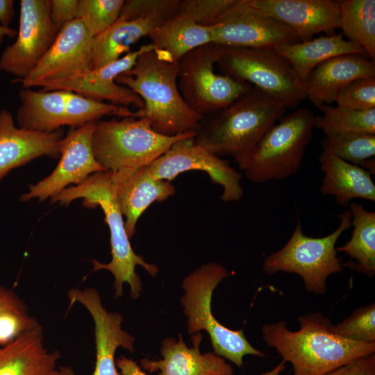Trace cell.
<instances>
[{
	"instance_id": "obj_1",
	"label": "cell",
	"mask_w": 375,
	"mask_h": 375,
	"mask_svg": "<svg viewBox=\"0 0 375 375\" xmlns=\"http://www.w3.org/2000/svg\"><path fill=\"white\" fill-rule=\"evenodd\" d=\"M179 61L153 49L143 52L135 65L115 82L138 94L144 108L138 117L146 119L157 133L174 136L196 133L203 117L183 99L178 86Z\"/></svg>"
},
{
	"instance_id": "obj_2",
	"label": "cell",
	"mask_w": 375,
	"mask_h": 375,
	"mask_svg": "<svg viewBox=\"0 0 375 375\" xmlns=\"http://www.w3.org/2000/svg\"><path fill=\"white\" fill-rule=\"evenodd\" d=\"M299 330L288 329L283 321L265 324L266 344L274 348L292 375H324L360 356L374 353L375 342L347 340L331 331L330 319L319 312L299 316Z\"/></svg>"
},
{
	"instance_id": "obj_3",
	"label": "cell",
	"mask_w": 375,
	"mask_h": 375,
	"mask_svg": "<svg viewBox=\"0 0 375 375\" xmlns=\"http://www.w3.org/2000/svg\"><path fill=\"white\" fill-rule=\"evenodd\" d=\"M286 108L253 87L229 106L203 117L195 144L219 157H238L249 151L284 117Z\"/></svg>"
},
{
	"instance_id": "obj_4",
	"label": "cell",
	"mask_w": 375,
	"mask_h": 375,
	"mask_svg": "<svg viewBox=\"0 0 375 375\" xmlns=\"http://www.w3.org/2000/svg\"><path fill=\"white\" fill-rule=\"evenodd\" d=\"M78 199L83 200V205L85 207L99 206L104 213L105 222L110 231L111 261L102 263L92 260L93 269H106L112 274L115 298L123 295V284L126 283L130 286L131 297L133 299H137L142 289L141 280L135 272V267H142L153 277L157 275L158 269L155 265L147 262L141 256L136 254L131 245L111 172L103 171L94 173L83 183L64 189L51 199L53 203L68 205Z\"/></svg>"
},
{
	"instance_id": "obj_5",
	"label": "cell",
	"mask_w": 375,
	"mask_h": 375,
	"mask_svg": "<svg viewBox=\"0 0 375 375\" xmlns=\"http://www.w3.org/2000/svg\"><path fill=\"white\" fill-rule=\"evenodd\" d=\"M315 115L301 108L282 117L247 152L234 158L255 183L282 180L299 170L311 142Z\"/></svg>"
},
{
	"instance_id": "obj_6",
	"label": "cell",
	"mask_w": 375,
	"mask_h": 375,
	"mask_svg": "<svg viewBox=\"0 0 375 375\" xmlns=\"http://www.w3.org/2000/svg\"><path fill=\"white\" fill-rule=\"evenodd\" d=\"M195 135H163L144 118L125 117L97 122L92 148L96 160L106 171L117 172L149 166L175 142Z\"/></svg>"
},
{
	"instance_id": "obj_7",
	"label": "cell",
	"mask_w": 375,
	"mask_h": 375,
	"mask_svg": "<svg viewBox=\"0 0 375 375\" xmlns=\"http://www.w3.org/2000/svg\"><path fill=\"white\" fill-rule=\"evenodd\" d=\"M229 275L228 270L219 263L201 265L184 278L182 287L185 294L181 301L188 317V333L193 334L206 331L210 336L214 353L241 367L245 356L264 357L266 355L248 342L242 329L228 328L212 313V292L219 282Z\"/></svg>"
},
{
	"instance_id": "obj_8",
	"label": "cell",
	"mask_w": 375,
	"mask_h": 375,
	"mask_svg": "<svg viewBox=\"0 0 375 375\" xmlns=\"http://www.w3.org/2000/svg\"><path fill=\"white\" fill-rule=\"evenodd\" d=\"M338 217V227L322 238L305 235L299 220L285 245L265 258L262 268L265 274H297L302 278L307 291L324 294L328 276L342 271L343 264L341 258L337 256L335 244L342 233L351 226L352 215L349 210Z\"/></svg>"
},
{
	"instance_id": "obj_9",
	"label": "cell",
	"mask_w": 375,
	"mask_h": 375,
	"mask_svg": "<svg viewBox=\"0 0 375 375\" xmlns=\"http://www.w3.org/2000/svg\"><path fill=\"white\" fill-rule=\"evenodd\" d=\"M216 64L223 74L253 84L286 108L306 98V84L275 49L223 46Z\"/></svg>"
},
{
	"instance_id": "obj_10",
	"label": "cell",
	"mask_w": 375,
	"mask_h": 375,
	"mask_svg": "<svg viewBox=\"0 0 375 375\" xmlns=\"http://www.w3.org/2000/svg\"><path fill=\"white\" fill-rule=\"evenodd\" d=\"M223 46L210 42L185 54L180 60L178 86L185 103L205 117L232 103L252 89V85L215 73Z\"/></svg>"
},
{
	"instance_id": "obj_11",
	"label": "cell",
	"mask_w": 375,
	"mask_h": 375,
	"mask_svg": "<svg viewBox=\"0 0 375 375\" xmlns=\"http://www.w3.org/2000/svg\"><path fill=\"white\" fill-rule=\"evenodd\" d=\"M51 0H22L15 42L0 57V71L26 77L53 44L58 31L51 17Z\"/></svg>"
},
{
	"instance_id": "obj_12",
	"label": "cell",
	"mask_w": 375,
	"mask_h": 375,
	"mask_svg": "<svg viewBox=\"0 0 375 375\" xmlns=\"http://www.w3.org/2000/svg\"><path fill=\"white\" fill-rule=\"evenodd\" d=\"M93 38L78 19L67 24L29 74L13 82L25 88L72 78L93 69Z\"/></svg>"
},
{
	"instance_id": "obj_13",
	"label": "cell",
	"mask_w": 375,
	"mask_h": 375,
	"mask_svg": "<svg viewBox=\"0 0 375 375\" xmlns=\"http://www.w3.org/2000/svg\"><path fill=\"white\" fill-rule=\"evenodd\" d=\"M194 138L177 141L148 166L156 178L171 181L181 173L199 170L208 174L210 180L223 188L221 199L225 202L239 201L243 197L242 174L222 159L194 144Z\"/></svg>"
},
{
	"instance_id": "obj_14",
	"label": "cell",
	"mask_w": 375,
	"mask_h": 375,
	"mask_svg": "<svg viewBox=\"0 0 375 375\" xmlns=\"http://www.w3.org/2000/svg\"><path fill=\"white\" fill-rule=\"evenodd\" d=\"M210 29L212 42L226 47L275 49L300 42L288 26L249 6L246 0H238Z\"/></svg>"
},
{
	"instance_id": "obj_15",
	"label": "cell",
	"mask_w": 375,
	"mask_h": 375,
	"mask_svg": "<svg viewBox=\"0 0 375 375\" xmlns=\"http://www.w3.org/2000/svg\"><path fill=\"white\" fill-rule=\"evenodd\" d=\"M97 122L74 128L60 143L59 162L47 177L29 187L21 195L22 201L52 198L71 184L78 185L90 175L106 171L97 162L92 148V135Z\"/></svg>"
},
{
	"instance_id": "obj_16",
	"label": "cell",
	"mask_w": 375,
	"mask_h": 375,
	"mask_svg": "<svg viewBox=\"0 0 375 375\" xmlns=\"http://www.w3.org/2000/svg\"><path fill=\"white\" fill-rule=\"evenodd\" d=\"M70 306L78 302L86 308L94 323L96 362L92 375H122L117 369L115 354L119 347L134 351V338L122 328V315L108 312L102 305L99 292L92 288L72 289L69 292ZM64 375H76L65 367Z\"/></svg>"
},
{
	"instance_id": "obj_17",
	"label": "cell",
	"mask_w": 375,
	"mask_h": 375,
	"mask_svg": "<svg viewBox=\"0 0 375 375\" xmlns=\"http://www.w3.org/2000/svg\"><path fill=\"white\" fill-rule=\"evenodd\" d=\"M151 49L153 48L150 43L142 45L103 67L72 78L44 83L40 87L44 91H70L96 100H106L126 107L133 106L141 110L144 108L142 99L129 88L117 83L115 78L132 68L143 52Z\"/></svg>"
},
{
	"instance_id": "obj_18",
	"label": "cell",
	"mask_w": 375,
	"mask_h": 375,
	"mask_svg": "<svg viewBox=\"0 0 375 375\" xmlns=\"http://www.w3.org/2000/svg\"><path fill=\"white\" fill-rule=\"evenodd\" d=\"M259 11L280 21L296 34L300 42L319 33L331 34L340 28L338 1L333 0H246Z\"/></svg>"
},
{
	"instance_id": "obj_19",
	"label": "cell",
	"mask_w": 375,
	"mask_h": 375,
	"mask_svg": "<svg viewBox=\"0 0 375 375\" xmlns=\"http://www.w3.org/2000/svg\"><path fill=\"white\" fill-rule=\"evenodd\" d=\"M110 172L130 239L135 233L137 222L146 209L153 202H161L172 196L175 187L169 181L154 178L148 166Z\"/></svg>"
},
{
	"instance_id": "obj_20",
	"label": "cell",
	"mask_w": 375,
	"mask_h": 375,
	"mask_svg": "<svg viewBox=\"0 0 375 375\" xmlns=\"http://www.w3.org/2000/svg\"><path fill=\"white\" fill-rule=\"evenodd\" d=\"M62 133L38 132L15 126L11 113L6 109L0 112V181L13 169L32 160L60 155Z\"/></svg>"
},
{
	"instance_id": "obj_21",
	"label": "cell",
	"mask_w": 375,
	"mask_h": 375,
	"mask_svg": "<svg viewBox=\"0 0 375 375\" xmlns=\"http://www.w3.org/2000/svg\"><path fill=\"white\" fill-rule=\"evenodd\" d=\"M193 347H187L181 334L178 340L165 338L160 348L162 359L140 360L141 367L158 375H233V369L224 358L212 352L201 353L200 333L192 336Z\"/></svg>"
},
{
	"instance_id": "obj_22",
	"label": "cell",
	"mask_w": 375,
	"mask_h": 375,
	"mask_svg": "<svg viewBox=\"0 0 375 375\" xmlns=\"http://www.w3.org/2000/svg\"><path fill=\"white\" fill-rule=\"evenodd\" d=\"M375 76V62L366 54L333 57L317 66L306 83V98L316 107L330 105L338 92L352 81Z\"/></svg>"
},
{
	"instance_id": "obj_23",
	"label": "cell",
	"mask_w": 375,
	"mask_h": 375,
	"mask_svg": "<svg viewBox=\"0 0 375 375\" xmlns=\"http://www.w3.org/2000/svg\"><path fill=\"white\" fill-rule=\"evenodd\" d=\"M60 357L58 351L45 348L42 328L37 324L0 347V375H62Z\"/></svg>"
},
{
	"instance_id": "obj_24",
	"label": "cell",
	"mask_w": 375,
	"mask_h": 375,
	"mask_svg": "<svg viewBox=\"0 0 375 375\" xmlns=\"http://www.w3.org/2000/svg\"><path fill=\"white\" fill-rule=\"evenodd\" d=\"M176 14L162 11L131 19L119 17L108 28L93 38V69L103 67L129 53L131 45Z\"/></svg>"
},
{
	"instance_id": "obj_25",
	"label": "cell",
	"mask_w": 375,
	"mask_h": 375,
	"mask_svg": "<svg viewBox=\"0 0 375 375\" xmlns=\"http://www.w3.org/2000/svg\"><path fill=\"white\" fill-rule=\"evenodd\" d=\"M319 160L324 174L320 188L323 194L335 196L344 207L353 199L375 201V184L367 171L323 151Z\"/></svg>"
},
{
	"instance_id": "obj_26",
	"label": "cell",
	"mask_w": 375,
	"mask_h": 375,
	"mask_svg": "<svg viewBox=\"0 0 375 375\" xmlns=\"http://www.w3.org/2000/svg\"><path fill=\"white\" fill-rule=\"evenodd\" d=\"M275 51L290 64L304 84L312 70L326 60L343 54H366L360 44L344 40L342 33L281 46Z\"/></svg>"
},
{
	"instance_id": "obj_27",
	"label": "cell",
	"mask_w": 375,
	"mask_h": 375,
	"mask_svg": "<svg viewBox=\"0 0 375 375\" xmlns=\"http://www.w3.org/2000/svg\"><path fill=\"white\" fill-rule=\"evenodd\" d=\"M68 91H34L19 93L21 105L16 115L19 128L38 132H53L65 126Z\"/></svg>"
},
{
	"instance_id": "obj_28",
	"label": "cell",
	"mask_w": 375,
	"mask_h": 375,
	"mask_svg": "<svg viewBox=\"0 0 375 375\" xmlns=\"http://www.w3.org/2000/svg\"><path fill=\"white\" fill-rule=\"evenodd\" d=\"M153 49L165 53L173 61L203 44L212 42L210 27L197 24L177 13L154 28L148 35Z\"/></svg>"
},
{
	"instance_id": "obj_29",
	"label": "cell",
	"mask_w": 375,
	"mask_h": 375,
	"mask_svg": "<svg viewBox=\"0 0 375 375\" xmlns=\"http://www.w3.org/2000/svg\"><path fill=\"white\" fill-rule=\"evenodd\" d=\"M353 226L351 239L337 252H344L356 262H349L343 266L356 269L369 277L375 274V212L367 210L360 203L349 204Z\"/></svg>"
},
{
	"instance_id": "obj_30",
	"label": "cell",
	"mask_w": 375,
	"mask_h": 375,
	"mask_svg": "<svg viewBox=\"0 0 375 375\" xmlns=\"http://www.w3.org/2000/svg\"><path fill=\"white\" fill-rule=\"evenodd\" d=\"M342 35L360 44L369 59L375 60V1H338Z\"/></svg>"
},
{
	"instance_id": "obj_31",
	"label": "cell",
	"mask_w": 375,
	"mask_h": 375,
	"mask_svg": "<svg viewBox=\"0 0 375 375\" xmlns=\"http://www.w3.org/2000/svg\"><path fill=\"white\" fill-rule=\"evenodd\" d=\"M322 115L315 116L314 127L326 135L347 133L375 134V108L353 110L341 106L322 105Z\"/></svg>"
},
{
	"instance_id": "obj_32",
	"label": "cell",
	"mask_w": 375,
	"mask_h": 375,
	"mask_svg": "<svg viewBox=\"0 0 375 375\" xmlns=\"http://www.w3.org/2000/svg\"><path fill=\"white\" fill-rule=\"evenodd\" d=\"M110 115L120 117H138V111L133 112L126 106L103 103L68 91L65 110V126L76 128Z\"/></svg>"
},
{
	"instance_id": "obj_33",
	"label": "cell",
	"mask_w": 375,
	"mask_h": 375,
	"mask_svg": "<svg viewBox=\"0 0 375 375\" xmlns=\"http://www.w3.org/2000/svg\"><path fill=\"white\" fill-rule=\"evenodd\" d=\"M323 152L358 165L375 156V134L347 133L326 135L322 140Z\"/></svg>"
},
{
	"instance_id": "obj_34",
	"label": "cell",
	"mask_w": 375,
	"mask_h": 375,
	"mask_svg": "<svg viewBox=\"0 0 375 375\" xmlns=\"http://www.w3.org/2000/svg\"><path fill=\"white\" fill-rule=\"evenodd\" d=\"M124 0H78L76 17L94 38L119 18Z\"/></svg>"
},
{
	"instance_id": "obj_35",
	"label": "cell",
	"mask_w": 375,
	"mask_h": 375,
	"mask_svg": "<svg viewBox=\"0 0 375 375\" xmlns=\"http://www.w3.org/2000/svg\"><path fill=\"white\" fill-rule=\"evenodd\" d=\"M331 331L347 340L375 342V304L356 309L341 322L331 326Z\"/></svg>"
},
{
	"instance_id": "obj_36",
	"label": "cell",
	"mask_w": 375,
	"mask_h": 375,
	"mask_svg": "<svg viewBox=\"0 0 375 375\" xmlns=\"http://www.w3.org/2000/svg\"><path fill=\"white\" fill-rule=\"evenodd\" d=\"M238 0H180L178 13L183 14L197 24L212 27L219 24Z\"/></svg>"
},
{
	"instance_id": "obj_37",
	"label": "cell",
	"mask_w": 375,
	"mask_h": 375,
	"mask_svg": "<svg viewBox=\"0 0 375 375\" xmlns=\"http://www.w3.org/2000/svg\"><path fill=\"white\" fill-rule=\"evenodd\" d=\"M337 106L353 110L375 108V76L355 80L337 94Z\"/></svg>"
},
{
	"instance_id": "obj_38",
	"label": "cell",
	"mask_w": 375,
	"mask_h": 375,
	"mask_svg": "<svg viewBox=\"0 0 375 375\" xmlns=\"http://www.w3.org/2000/svg\"><path fill=\"white\" fill-rule=\"evenodd\" d=\"M38 324L26 310H7L0 313V347L13 341L19 335Z\"/></svg>"
},
{
	"instance_id": "obj_39",
	"label": "cell",
	"mask_w": 375,
	"mask_h": 375,
	"mask_svg": "<svg viewBox=\"0 0 375 375\" xmlns=\"http://www.w3.org/2000/svg\"><path fill=\"white\" fill-rule=\"evenodd\" d=\"M78 1V0H51L50 17L58 32L76 19Z\"/></svg>"
},
{
	"instance_id": "obj_40",
	"label": "cell",
	"mask_w": 375,
	"mask_h": 375,
	"mask_svg": "<svg viewBox=\"0 0 375 375\" xmlns=\"http://www.w3.org/2000/svg\"><path fill=\"white\" fill-rule=\"evenodd\" d=\"M324 375H375V355L358 357Z\"/></svg>"
},
{
	"instance_id": "obj_41",
	"label": "cell",
	"mask_w": 375,
	"mask_h": 375,
	"mask_svg": "<svg viewBox=\"0 0 375 375\" xmlns=\"http://www.w3.org/2000/svg\"><path fill=\"white\" fill-rule=\"evenodd\" d=\"M12 310L26 309L24 303L12 290L0 286V313Z\"/></svg>"
},
{
	"instance_id": "obj_42",
	"label": "cell",
	"mask_w": 375,
	"mask_h": 375,
	"mask_svg": "<svg viewBox=\"0 0 375 375\" xmlns=\"http://www.w3.org/2000/svg\"><path fill=\"white\" fill-rule=\"evenodd\" d=\"M122 375H147L133 360L122 356L115 360Z\"/></svg>"
},
{
	"instance_id": "obj_43",
	"label": "cell",
	"mask_w": 375,
	"mask_h": 375,
	"mask_svg": "<svg viewBox=\"0 0 375 375\" xmlns=\"http://www.w3.org/2000/svg\"><path fill=\"white\" fill-rule=\"evenodd\" d=\"M14 15V1L0 0V26L9 28Z\"/></svg>"
},
{
	"instance_id": "obj_44",
	"label": "cell",
	"mask_w": 375,
	"mask_h": 375,
	"mask_svg": "<svg viewBox=\"0 0 375 375\" xmlns=\"http://www.w3.org/2000/svg\"><path fill=\"white\" fill-rule=\"evenodd\" d=\"M17 32L16 30L9 28H6L0 26V44L3 41L5 37L12 38L17 36Z\"/></svg>"
},
{
	"instance_id": "obj_45",
	"label": "cell",
	"mask_w": 375,
	"mask_h": 375,
	"mask_svg": "<svg viewBox=\"0 0 375 375\" xmlns=\"http://www.w3.org/2000/svg\"><path fill=\"white\" fill-rule=\"evenodd\" d=\"M360 167L367 171L370 174H374L375 172V160L374 157L369 158L364 160Z\"/></svg>"
},
{
	"instance_id": "obj_46",
	"label": "cell",
	"mask_w": 375,
	"mask_h": 375,
	"mask_svg": "<svg viewBox=\"0 0 375 375\" xmlns=\"http://www.w3.org/2000/svg\"><path fill=\"white\" fill-rule=\"evenodd\" d=\"M285 362L284 360H281L275 367H274L272 369L265 372L260 375H280L281 373L285 369Z\"/></svg>"
}]
</instances>
